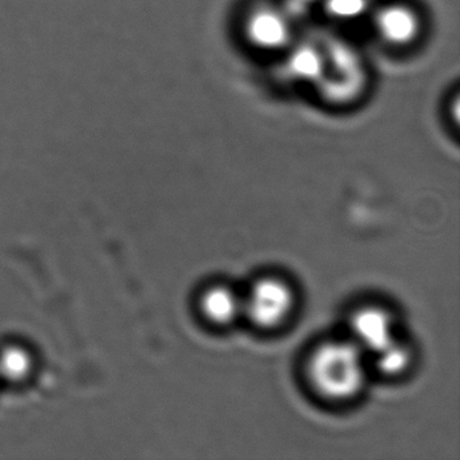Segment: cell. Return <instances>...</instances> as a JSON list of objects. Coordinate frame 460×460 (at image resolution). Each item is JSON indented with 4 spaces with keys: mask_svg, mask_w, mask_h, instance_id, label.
Wrapping results in <instances>:
<instances>
[{
    "mask_svg": "<svg viewBox=\"0 0 460 460\" xmlns=\"http://www.w3.org/2000/svg\"><path fill=\"white\" fill-rule=\"evenodd\" d=\"M374 355H376V368L386 376H397L402 373L411 359V349L400 341H395L394 343Z\"/></svg>",
    "mask_w": 460,
    "mask_h": 460,
    "instance_id": "obj_10",
    "label": "cell"
},
{
    "mask_svg": "<svg viewBox=\"0 0 460 460\" xmlns=\"http://www.w3.org/2000/svg\"><path fill=\"white\" fill-rule=\"evenodd\" d=\"M295 305V296L289 285L281 279H265L258 281L243 301V312L254 324L273 328L281 324Z\"/></svg>",
    "mask_w": 460,
    "mask_h": 460,
    "instance_id": "obj_3",
    "label": "cell"
},
{
    "mask_svg": "<svg viewBox=\"0 0 460 460\" xmlns=\"http://www.w3.org/2000/svg\"><path fill=\"white\" fill-rule=\"evenodd\" d=\"M289 18L276 7H258L246 21V36L261 49H279L289 40Z\"/></svg>",
    "mask_w": 460,
    "mask_h": 460,
    "instance_id": "obj_5",
    "label": "cell"
},
{
    "mask_svg": "<svg viewBox=\"0 0 460 460\" xmlns=\"http://www.w3.org/2000/svg\"><path fill=\"white\" fill-rule=\"evenodd\" d=\"M325 7L332 18L354 20L365 13L367 0H327Z\"/></svg>",
    "mask_w": 460,
    "mask_h": 460,
    "instance_id": "obj_11",
    "label": "cell"
},
{
    "mask_svg": "<svg viewBox=\"0 0 460 460\" xmlns=\"http://www.w3.org/2000/svg\"><path fill=\"white\" fill-rule=\"evenodd\" d=\"M36 355L26 344L7 341L0 346V384L21 386L33 376Z\"/></svg>",
    "mask_w": 460,
    "mask_h": 460,
    "instance_id": "obj_6",
    "label": "cell"
},
{
    "mask_svg": "<svg viewBox=\"0 0 460 460\" xmlns=\"http://www.w3.org/2000/svg\"><path fill=\"white\" fill-rule=\"evenodd\" d=\"M308 374L320 394L330 400H349L365 385L363 351L351 341L323 344L312 354Z\"/></svg>",
    "mask_w": 460,
    "mask_h": 460,
    "instance_id": "obj_1",
    "label": "cell"
},
{
    "mask_svg": "<svg viewBox=\"0 0 460 460\" xmlns=\"http://www.w3.org/2000/svg\"><path fill=\"white\" fill-rule=\"evenodd\" d=\"M287 69L295 79L319 82L325 69L324 50L314 45H301L289 56Z\"/></svg>",
    "mask_w": 460,
    "mask_h": 460,
    "instance_id": "obj_9",
    "label": "cell"
},
{
    "mask_svg": "<svg viewBox=\"0 0 460 460\" xmlns=\"http://www.w3.org/2000/svg\"><path fill=\"white\" fill-rule=\"evenodd\" d=\"M201 308L209 322L230 324L243 312V301L234 290L226 287H214L204 293Z\"/></svg>",
    "mask_w": 460,
    "mask_h": 460,
    "instance_id": "obj_8",
    "label": "cell"
},
{
    "mask_svg": "<svg viewBox=\"0 0 460 460\" xmlns=\"http://www.w3.org/2000/svg\"><path fill=\"white\" fill-rule=\"evenodd\" d=\"M314 2V0H288V4L295 10L305 9V7L311 6Z\"/></svg>",
    "mask_w": 460,
    "mask_h": 460,
    "instance_id": "obj_12",
    "label": "cell"
},
{
    "mask_svg": "<svg viewBox=\"0 0 460 460\" xmlns=\"http://www.w3.org/2000/svg\"><path fill=\"white\" fill-rule=\"evenodd\" d=\"M351 330L357 346L371 354L382 351L398 341L392 314L378 306L359 309L351 320Z\"/></svg>",
    "mask_w": 460,
    "mask_h": 460,
    "instance_id": "obj_4",
    "label": "cell"
},
{
    "mask_svg": "<svg viewBox=\"0 0 460 460\" xmlns=\"http://www.w3.org/2000/svg\"><path fill=\"white\" fill-rule=\"evenodd\" d=\"M319 83L330 101L349 102L357 98L365 84V69L359 56L347 45H331L325 53L324 74Z\"/></svg>",
    "mask_w": 460,
    "mask_h": 460,
    "instance_id": "obj_2",
    "label": "cell"
},
{
    "mask_svg": "<svg viewBox=\"0 0 460 460\" xmlns=\"http://www.w3.org/2000/svg\"><path fill=\"white\" fill-rule=\"evenodd\" d=\"M376 26L381 36L394 45L413 41L420 28L416 13L402 4H393L382 10L376 17Z\"/></svg>",
    "mask_w": 460,
    "mask_h": 460,
    "instance_id": "obj_7",
    "label": "cell"
}]
</instances>
